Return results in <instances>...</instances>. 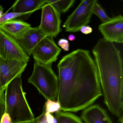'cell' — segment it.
<instances>
[{"label": "cell", "instance_id": "obj_6", "mask_svg": "<svg viewBox=\"0 0 123 123\" xmlns=\"http://www.w3.org/2000/svg\"><path fill=\"white\" fill-rule=\"evenodd\" d=\"M97 0H93L89 5H85L82 1L68 16L63 25L67 32L76 33L82 26L87 25L90 21L92 10Z\"/></svg>", "mask_w": 123, "mask_h": 123}, {"label": "cell", "instance_id": "obj_11", "mask_svg": "<svg viewBox=\"0 0 123 123\" xmlns=\"http://www.w3.org/2000/svg\"><path fill=\"white\" fill-rule=\"evenodd\" d=\"M46 36L37 26L29 29L15 39L29 56L36 46Z\"/></svg>", "mask_w": 123, "mask_h": 123}, {"label": "cell", "instance_id": "obj_19", "mask_svg": "<svg viewBox=\"0 0 123 123\" xmlns=\"http://www.w3.org/2000/svg\"><path fill=\"white\" fill-rule=\"evenodd\" d=\"M61 111V106L57 101L47 100L44 106L43 111L44 113H53Z\"/></svg>", "mask_w": 123, "mask_h": 123}, {"label": "cell", "instance_id": "obj_2", "mask_svg": "<svg viewBox=\"0 0 123 123\" xmlns=\"http://www.w3.org/2000/svg\"><path fill=\"white\" fill-rule=\"evenodd\" d=\"M105 104L111 113L123 117V60L114 43L100 39L92 50Z\"/></svg>", "mask_w": 123, "mask_h": 123}, {"label": "cell", "instance_id": "obj_4", "mask_svg": "<svg viewBox=\"0 0 123 123\" xmlns=\"http://www.w3.org/2000/svg\"><path fill=\"white\" fill-rule=\"evenodd\" d=\"M51 66L34 61L33 72L28 81L47 100L55 101L59 91V79Z\"/></svg>", "mask_w": 123, "mask_h": 123}, {"label": "cell", "instance_id": "obj_8", "mask_svg": "<svg viewBox=\"0 0 123 123\" xmlns=\"http://www.w3.org/2000/svg\"><path fill=\"white\" fill-rule=\"evenodd\" d=\"M0 58L28 62L30 57L23 50L16 40L0 30Z\"/></svg>", "mask_w": 123, "mask_h": 123}, {"label": "cell", "instance_id": "obj_23", "mask_svg": "<svg viewBox=\"0 0 123 123\" xmlns=\"http://www.w3.org/2000/svg\"><path fill=\"white\" fill-rule=\"evenodd\" d=\"M80 32L83 34L87 35L92 32L93 29L90 26L86 25L82 26L80 28Z\"/></svg>", "mask_w": 123, "mask_h": 123}, {"label": "cell", "instance_id": "obj_28", "mask_svg": "<svg viewBox=\"0 0 123 123\" xmlns=\"http://www.w3.org/2000/svg\"><path fill=\"white\" fill-rule=\"evenodd\" d=\"M3 8L2 6H0V18L2 15L3 13Z\"/></svg>", "mask_w": 123, "mask_h": 123}, {"label": "cell", "instance_id": "obj_12", "mask_svg": "<svg viewBox=\"0 0 123 123\" xmlns=\"http://www.w3.org/2000/svg\"><path fill=\"white\" fill-rule=\"evenodd\" d=\"M81 118L85 123H113L106 111L98 104L83 110Z\"/></svg>", "mask_w": 123, "mask_h": 123}, {"label": "cell", "instance_id": "obj_21", "mask_svg": "<svg viewBox=\"0 0 123 123\" xmlns=\"http://www.w3.org/2000/svg\"><path fill=\"white\" fill-rule=\"evenodd\" d=\"M58 44L63 50L65 51L69 50V41L65 38L60 39L58 42Z\"/></svg>", "mask_w": 123, "mask_h": 123}, {"label": "cell", "instance_id": "obj_7", "mask_svg": "<svg viewBox=\"0 0 123 123\" xmlns=\"http://www.w3.org/2000/svg\"><path fill=\"white\" fill-rule=\"evenodd\" d=\"M61 51L53 37L46 36L36 46L32 51L34 61L45 65H52L57 59Z\"/></svg>", "mask_w": 123, "mask_h": 123}, {"label": "cell", "instance_id": "obj_25", "mask_svg": "<svg viewBox=\"0 0 123 123\" xmlns=\"http://www.w3.org/2000/svg\"><path fill=\"white\" fill-rule=\"evenodd\" d=\"M38 123H48L47 121L45 113L43 111L42 113L40 115V118Z\"/></svg>", "mask_w": 123, "mask_h": 123}, {"label": "cell", "instance_id": "obj_15", "mask_svg": "<svg viewBox=\"0 0 123 123\" xmlns=\"http://www.w3.org/2000/svg\"><path fill=\"white\" fill-rule=\"evenodd\" d=\"M55 116L57 123H83L80 118L70 112L60 111Z\"/></svg>", "mask_w": 123, "mask_h": 123}, {"label": "cell", "instance_id": "obj_22", "mask_svg": "<svg viewBox=\"0 0 123 123\" xmlns=\"http://www.w3.org/2000/svg\"><path fill=\"white\" fill-rule=\"evenodd\" d=\"M45 113L47 123H57V121L55 116H54L51 113Z\"/></svg>", "mask_w": 123, "mask_h": 123}, {"label": "cell", "instance_id": "obj_27", "mask_svg": "<svg viewBox=\"0 0 123 123\" xmlns=\"http://www.w3.org/2000/svg\"><path fill=\"white\" fill-rule=\"evenodd\" d=\"M68 38L69 41H73L75 40L76 37L74 34H70L68 36Z\"/></svg>", "mask_w": 123, "mask_h": 123}, {"label": "cell", "instance_id": "obj_5", "mask_svg": "<svg viewBox=\"0 0 123 123\" xmlns=\"http://www.w3.org/2000/svg\"><path fill=\"white\" fill-rule=\"evenodd\" d=\"M41 9V23L39 28L46 36L56 37L61 32V13L47 0Z\"/></svg>", "mask_w": 123, "mask_h": 123}, {"label": "cell", "instance_id": "obj_13", "mask_svg": "<svg viewBox=\"0 0 123 123\" xmlns=\"http://www.w3.org/2000/svg\"><path fill=\"white\" fill-rule=\"evenodd\" d=\"M47 0H18L10 8L12 12L25 13L30 16L37 10L41 9Z\"/></svg>", "mask_w": 123, "mask_h": 123}, {"label": "cell", "instance_id": "obj_17", "mask_svg": "<svg viewBox=\"0 0 123 123\" xmlns=\"http://www.w3.org/2000/svg\"><path fill=\"white\" fill-rule=\"evenodd\" d=\"M29 16L25 13H19L15 12L7 11L0 18V24L11 20L22 17L23 19H26Z\"/></svg>", "mask_w": 123, "mask_h": 123}, {"label": "cell", "instance_id": "obj_18", "mask_svg": "<svg viewBox=\"0 0 123 123\" xmlns=\"http://www.w3.org/2000/svg\"><path fill=\"white\" fill-rule=\"evenodd\" d=\"M92 14L98 16L100 19L102 23L109 21L111 18L107 15L104 10L98 2V0H97L94 5L93 9Z\"/></svg>", "mask_w": 123, "mask_h": 123}, {"label": "cell", "instance_id": "obj_29", "mask_svg": "<svg viewBox=\"0 0 123 123\" xmlns=\"http://www.w3.org/2000/svg\"></svg>", "mask_w": 123, "mask_h": 123}, {"label": "cell", "instance_id": "obj_26", "mask_svg": "<svg viewBox=\"0 0 123 123\" xmlns=\"http://www.w3.org/2000/svg\"><path fill=\"white\" fill-rule=\"evenodd\" d=\"M40 116H38V117L32 120H30V121H26L22 122H18L16 123H38L39 121V118H40Z\"/></svg>", "mask_w": 123, "mask_h": 123}, {"label": "cell", "instance_id": "obj_16", "mask_svg": "<svg viewBox=\"0 0 123 123\" xmlns=\"http://www.w3.org/2000/svg\"><path fill=\"white\" fill-rule=\"evenodd\" d=\"M47 2L61 13L66 12L72 6L75 1L74 0L59 1L48 0Z\"/></svg>", "mask_w": 123, "mask_h": 123}, {"label": "cell", "instance_id": "obj_3", "mask_svg": "<svg viewBox=\"0 0 123 123\" xmlns=\"http://www.w3.org/2000/svg\"><path fill=\"white\" fill-rule=\"evenodd\" d=\"M21 76L16 77L10 82L5 91V113L10 115L12 123L30 121L35 118L23 89Z\"/></svg>", "mask_w": 123, "mask_h": 123}, {"label": "cell", "instance_id": "obj_10", "mask_svg": "<svg viewBox=\"0 0 123 123\" xmlns=\"http://www.w3.org/2000/svg\"><path fill=\"white\" fill-rule=\"evenodd\" d=\"M98 29L103 38L109 42H123V17L122 15L111 18L109 21L100 24Z\"/></svg>", "mask_w": 123, "mask_h": 123}, {"label": "cell", "instance_id": "obj_24", "mask_svg": "<svg viewBox=\"0 0 123 123\" xmlns=\"http://www.w3.org/2000/svg\"><path fill=\"white\" fill-rule=\"evenodd\" d=\"M0 123H12L11 118L8 114L5 113L2 117Z\"/></svg>", "mask_w": 123, "mask_h": 123}, {"label": "cell", "instance_id": "obj_1", "mask_svg": "<svg viewBox=\"0 0 123 123\" xmlns=\"http://www.w3.org/2000/svg\"><path fill=\"white\" fill-rule=\"evenodd\" d=\"M57 101L61 111L84 110L103 95L94 60L90 51L76 49L64 56L57 65Z\"/></svg>", "mask_w": 123, "mask_h": 123}, {"label": "cell", "instance_id": "obj_9", "mask_svg": "<svg viewBox=\"0 0 123 123\" xmlns=\"http://www.w3.org/2000/svg\"><path fill=\"white\" fill-rule=\"evenodd\" d=\"M28 62L0 58V87H6L16 77L21 75Z\"/></svg>", "mask_w": 123, "mask_h": 123}, {"label": "cell", "instance_id": "obj_14", "mask_svg": "<svg viewBox=\"0 0 123 123\" xmlns=\"http://www.w3.org/2000/svg\"><path fill=\"white\" fill-rule=\"evenodd\" d=\"M31 27L29 24L17 19L11 20L0 24V30L14 39Z\"/></svg>", "mask_w": 123, "mask_h": 123}, {"label": "cell", "instance_id": "obj_20", "mask_svg": "<svg viewBox=\"0 0 123 123\" xmlns=\"http://www.w3.org/2000/svg\"><path fill=\"white\" fill-rule=\"evenodd\" d=\"M6 87H2L0 88V123L3 115L5 112L6 101L5 91Z\"/></svg>", "mask_w": 123, "mask_h": 123}]
</instances>
